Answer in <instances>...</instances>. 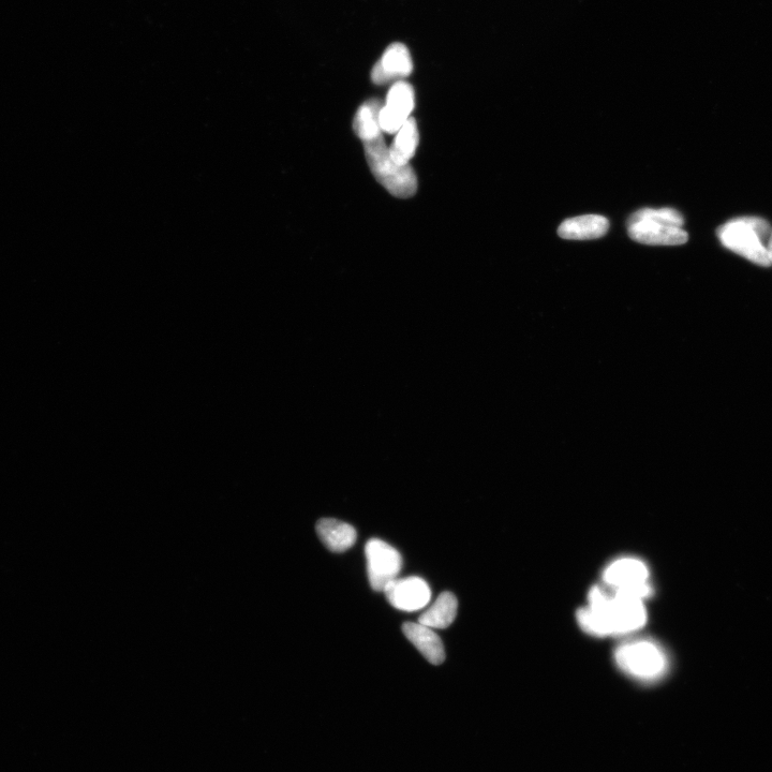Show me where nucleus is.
Segmentation results:
<instances>
[{
	"label": "nucleus",
	"mask_w": 772,
	"mask_h": 772,
	"mask_svg": "<svg viewBox=\"0 0 772 772\" xmlns=\"http://www.w3.org/2000/svg\"><path fill=\"white\" fill-rule=\"evenodd\" d=\"M588 606L577 612V622L590 635L618 636L641 630L647 622L642 600L617 595L610 588L593 587Z\"/></svg>",
	"instance_id": "obj_1"
},
{
	"label": "nucleus",
	"mask_w": 772,
	"mask_h": 772,
	"mask_svg": "<svg viewBox=\"0 0 772 772\" xmlns=\"http://www.w3.org/2000/svg\"><path fill=\"white\" fill-rule=\"evenodd\" d=\"M685 219L678 211L664 209H643L628 220L631 239L637 243L652 246H679L689 240L684 230Z\"/></svg>",
	"instance_id": "obj_2"
},
{
	"label": "nucleus",
	"mask_w": 772,
	"mask_h": 772,
	"mask_svg": "<svg viewBox=\"0 0 772 772\" xmlns=\"http://www.w3.org/2000/svg\"><path fill=\"white\" fill-rule=\"evenodd\" d=\"M771 228L769 222L760 217H741L727 221L718 229L721 244L735 254L760 266H770L765 241Z\"/></svg>",
	"instance_id": "obj_3"
},
{
	"label": "nucleus",
	"mask_w": 772,
	"mask_h": 772,
	"mask_svg": "<svg viewBox=\"0 0 772 772\" xmlns=\"http://www.w3.org/2000/svg\"><path fill=\"white\" fill-rule=\"evenodd\" d=\"M363 143L368 166L376 180L394 197H413L418 190V177L410 165H397L383 135Z\"/></svg>",
	"instance_id": "obj_4"
},
{
	"label": "nucleus",
	"mask_w": 772,
	"mask_h": 772,
	"mask_svg": "<svg viewBox=\"0 0 772 772\" xmlns=\"http://www.w3.org/2000/svg\"><path fill=\"white\" fill-rule=\"evenodd\" d=\"M615 661L622 672L643 681L660 679L668 671L665 651L649 640L623 643L615 652Z\"/></svg>",
	"instance_id": "obj_5"
},
{
	"label": "nucleus",
	"mask_w": 772,
	"mask_h": 772,
	"mask_svg": "<svg viewBox=\"0 0 772 772\" xmlns=\"http://www.w3.org/2000/svg\"><path fill=\"white\" fill-rule=\"evenodd\" d=\"M367 572L371 588L384 590L397 578L403 568V558L397 549L379 539H371L365 546Z\"/></svg>",
	"instance_id": "obj_6"
},
{
	"label": "nucleus",
	"mask_w": 772,
	"mask_h": 772,
	"mask_svg": "<svg viewBox=\"0 0 772 772\" xmlns=\"http://www.w3.org/2000/svg\"><path fill=\"white\" fill-rule=\"evenodd\" d=\"M415 106V95L413 87L405 81H397L386 96L385 106L379 113V124L381 130L390 133H397L411 117Z\"/></svg>",
	"instance_id": "obj_7"
},
{
	"label": "nucleus",
	"mask_w": 772,
	"mask_h": 772,
	"mask_svg": "<svg viewBox=\"0 0 772 772\" xmlns=\"http://www.w3.org/2000/svg\"><path fill=\"white\" fill-rule=\"evenodd\" d=\"M386 599L399 611L417 612L432 598V591L423 578L413 576L394 579L383 590Z\"/></svg>",
	"instance_id": "obj_8"
},
{
	"label": "nucleus",
	"mask_w": 772,
	"mask_h": 772,
	"mask_svg": "<svg viewBox=\"0 0 772 772\" xmlns=\"http://www.w3.org/2000/svg\"><path fill=\"white\" fill-rule=\"evenodd\" d=\"M413 71L410 52L403 43H393L385 50L380 61L371 71V80L376 85H384L392 81H402Z\"/></svg>",
	"instance_id": "obj_9"
},
{
	"label": "nucleus",
	"mask_w": 772,
	"mask_h": 772,
	"mask_svg": "<svg viewBox=\"0 0 772 772\" xmlns=\"http://www.w3.org/2000/svg\"><path fill=\"white\" fill-rule=\"evenodd\" d=\"M603 581L613 590L630 589L649 583L646 563L637 558H620L608 564L603 572Z\"/></svg>",
	"instance_id": "obj_10"
},
{
	"label": "nucleus",
	"mask_w": 772,
	"mask_h": 772,
	"mask_svg": "<svg viewBox=\"0 0 772 772\" xmlns=\"http://www.w3.org/2000/svg\"><path fill=\"white\" fill-rule=\"evenodd\" d=\"M610 229V221L601 215H583L564 220L558 229L561 239L574 241L597 240Z\"/></svg>",
	"instance_id": "obj_11"
},
{
	"label": "nucleus",
	"mask_w": 772,
	"mask_h": 772,
	"mask_svg": "<svg viewBox=\"0 0 772 772\" xmlns=\"http://www.w3.org/2000/svg\"><path fill=\"white\" fill-rule=\"evenodd\" d=\"M403 631L408 640L422 653L424 658L434 665L445 660V650L441 638L432 628L421 623L406 622Z\"/></svg>",
	"instance_id": "obj_12"
},
{
	"label": "nucleus",
	"mask_w": 772,
	"mask_h": 772,
	"mask_svg": "<svg viewBox=\"0 0 772 772\" xmlns=\"http://www.w3.org/2000/svg\"><path fill=\"white\" fill-rule=\"evenodd\" d=\"M317 533L322 543L333 553H344L351 548L355 542V529L344 522L333 518H323L317 524Z\"/></svg>",
	"instance_id": "obj_13"
},
{
	"label": "nucleus",
	"mask_w": 772,
	"mask_h": 772,
	"mask_svg": "<svg viewBox=\"0 0 772 772\" xmlns=\"http://www.w3.org/2000/svg\"><path fill=\"white\" fill-rule=\"evenodd\" d=\"M458 601L452 592L444 591L432 607L419 618V623L429 628L447 629L457 616Z\"/></svg>",
	"instance_id": "obj_14"
},
{
	"label": "nucleus",
	"mask_w": 772,
	"mask_h": 772,
	"mask_svg": "<svg viewBox=\"0 0 772 772\" xmlns=\"http://www.w3.org/2000/svg\"><path fill=\"white\" fill-rule=\"evenodd\" d=\"M420 142L418 124L410 117L405 125L396 133V138L390 148L392 159L399 166H408L414 157Z\"/></svg>",
	"instance_id": "obj_15"
},
{
	"label": "nucleus",
	"mask_w": 772,
	"mask_h": 772,
	"mask_svg": "<svg viewBox=\"0 0 772 772\" xmlns=\"http://www.w3.org/2000/svg\"><path fill=\"white\" fill-rule=\"evenodd\" d=\"M381 102L377 99H371L364 103V105L356 113L353 122V129L363 142L373 140L382 135V130L379 124V113L381 110Z\"/></svg>",
	"instance_id": "obj_16"
},
{
	"label": "nucleus",
	"mask_w": 772,
	"mask_h": 772,
	"mask_svg": "<svg viewBox=\"0 0 772 772\" xmlns=\"http://www.w3.org/2000/svg\"><path fill=\"white\" fill-rule=\"evenodd\" d=\"M766 248H767L769 259H770L771 264H772V229H771V232H770V235H769V239H768Z\"/></svg>",
	"instance_id": "obj_17"
}]
</instances>
